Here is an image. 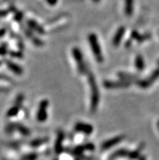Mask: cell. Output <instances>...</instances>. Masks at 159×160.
I'll list each match as a JSON object with an SVG mask.
<instances>
[{
  "mask_svg": "<svg viewBox=\"0 0 159 160\" xmlns=\"http://www.w3.org/2000/svg\"><path fill=\"white\" fill-rule=\"evenodd\" d=\"M88 40H89L91 51L93 52V55H94L95 59L98 63H102L103 61H104V56H103L101 46L99 44L97 36L95 33H93V32L89 33V37H88Z\"/></svg>",
  "mask_w": 159,
  "mask_h": 160,
  "instance_id": "obj_2",
  "label": "cell"
},
{
  "mask_svg": "<svg viewBox=\"0 0 159 160\" xmlns=\"http://www.w3.org/2000/svg\"><path fill=\"white\" fill-rule=\"evenodd\" d=\"M88 75V81L90 88V111L91 112H95L97 111L100 101V93H99L98 86L97 81L93 73L89 72Z\"/></svg>",
  "mask_w": 159,
  "mask_h": 160,
  "instance_id": "obj_1",
  "label": "cell"
},
{
  "mask_svg": "<svg viewBox=\"0 0 159 160\" xmlns=\"http://www.w3.org/2000/svg\"><path fill=\"white\" fill-rule=\"evenodd\" d=\"M18 112H19V106L15 105L13 108H11V110H9V112H8L7 113L8 117H12V116H15V115H16V114L18 113Z\"/></svg>",
  "mask_w": 159,
  "mask_h": 160,
  "instance_id": "obj_20",
  "label": "cell"
},
{
  "mask_svg": "<svg viewBox=\"0 0 159 160\" xmlns=\"http://www.w3.org/2000/svg\"><path fill=\"white\" fill-rule=\"evenodd\" d=\"M28 26L32 28V30H34L35 32H38L40 34H45L46 32H45V29L42 25L38 24V23L35 21V20H29L28 21Z\"/></svg>",
  "mask_w": 159,
  "mask_h": 160,
  "instance_id": "obj_12",
  "label": "cell"
},
{
  "mask_svg": "<svg viewBox=\"0 0 159 160\" xmlns=\"http://www.w3.org/2000/svg\"><path fill=\"white\" fill-rule=\"evenodd\" d=\"M48 138H37V139H34L31 142V146H33V147H37V146H39L41 145L44 144L47 142Z\"/></svg>",
  "mask_w": 159,
  "mask_h": 160,
  "instance_id": "obj_19",
  "label": "cell"
},
{
  "mask_svg": "<svg viewBox=\"0 0 159 160\" xmlns=\"http://www.w3.org/2000/svg\"><path fill=\"white\" fill-rule=\"evenodd\" d=\"M157 128H158V129H159V120H158V121H157Z\"/></svg>",
  "mask_w": 159,
  "mask_h": 160,
  "instance_id": "obj_23",
  "label": "cell"
},
{
  "mask_svg": "<svg viewBox=\"0 0 159 160\" xmlns=\"http://www.w3.org/2000/svg\"><path fill=\"white\" fill-rule=\"evenodd\" d=\"M159 78V68L155 69L151 75L148 77L147 79L145 80H139L137 85L139 87L142 88V89H147L149 86H151L153 84V82H155L157 79Z\"/></svg>",
  "mask_w": 159,
  "mask_h": 160,
  "instance_id": "obj_5",
  "label": "cell"
},
{
  "mask_svg": "<svg viewBox=\"0 0 159 160\" xmlns=\"http://www.w3.org/2000/svg\"><path fill=\"white\" fill-rule=\"evenodd\" d=\"M118 76L119 77L121 80L123 81H127V82H135V83H137L139 79L137 78V76L133 75V74H131V73H127V72H119L118 73Z\"/></svg>",
  "mask_w": 159,
  "mask_h": 160,
  "instance_id": "obj_10",
  "label": "cell"
},
{
  "mask_svg": "<svg viewBox=\"0 0 159 160\" xmlns=\"http://www.w3.org/2000/svg\"><path fill=\"white\" fill-rule=\"evenodd\" d=\"M75 129L77 132H82L86 135H90L93 132V127L91 124H86L84 122H78L75 125Z\"/></svg>",
  "mask_w": 159,
  "mask_h": 160,
  "instance_id": "obj_7",
  "label": "cell"
},
{
  "mask_svg": "<svg viewBox=\"0 0 159 160\" xmlns=\"http://www.w3.org/2000/svg\"><path fill=\"white\" fill-rule=\"evenodd\" d=\"M72 55L73 59H74L76 64H77L78 72L80 74H82V75L88 74L89 71H88V68H87L86 64L85 63L84 56H83V54L81 50L78 47H74L72 50Z\"/></svg>",
  "mask_w": 159,
  "mask_h": 160,
  "instance_id": "obj_3",
  "label": "cell"
},
{
  "mask_svg": "<svg viewBox=\"0 0 159 160\" xmlns=\"http://www.w3.org/2000/svg\"><path fill=\"white\" fill-rule=\"evenodd\" d=\"M125 31H126V28L124 26L119 27L118 29H117L116 32L115 33L114 37H113L112 39V46L115 47H118L119 46V44L121 43L122 40H123V38L124 36Z\"/></svg>",
  "mask_w": 159,
  "mask_h": 160,
  "instance_id": "obj_8",
  "label": "cell"
},
{
  "mask_svg": "<svg viewBox=\"0 0 159 160\" xmlns=\"http://www.w3.org/2000/svg\"><path fill=\"white\" fill-rule=\"evenodd\" d=\"M135 66L138 71H142L145 68V60L141 55H137L136 56Z\"/></svg>",
  "mask_w": 159,
  "mask_h": 160,
  "instance_id": "obj_16",
  "label": "cell"
},
{
  "mask_svg": "<svg viewBox=\"0 0 159 160\" xmlns=\"http://www.w3.org/2000/svg\"><path fill=\"white\" fill-rule=\"evenodd\" d=\"M63 138H64V134H63V132H62V131H60V132L58 133L56 142H55V150H56V152L59 153L62 151Z\"/></svg>",
  "mask_w": 159,
  "mask_h": 160,
  "instance_id": "obj_14",
  "label": "cell"
},
{
  "mask_svg": "<svg viewBox=\"0 0 159 160\" xmlns=\"http://www.w3.org/2000/svg\"><path fill=\"white\" fill-rule=\"evenodd\" d=\"M134 12V0H124V13L126 16H132Z\"/></svg>",
  "mask_w": 159,
  "mask_h": 160,
  "instance_id": "obj_11",
  "label": "cell"
},
{
  "mask_svg": "<svg viewBox=\"0 0 159 160\" xmlns=\"http://www.w3.org/2000/svg\"><path fill=\"white\" fill-rule=\"evenodd\" d=\"M7 67L12 70V72L17 75H20V74H22L23 73V69L17 65L16 63H14L12 61H7Z\"/></svg>",
  "mask_w": 159,
  "mask_h": 160,
  "instance_id": "obj_15",
  "label": "cell"
},
{
  "mask_svg": "<svg viewBox=\"0 0 159 160\" xmlns=\"http://www.w3.org/2000/svg\"><path fill=\"white\" fill-rule=\"evenodd\" d=\"M158 63H159V61H158Z\"/></svg>",
  "mask_w": 159,
  "mask_h": 160,
  "instance_id": "obj_24",
  "label": "cell"
},
{
  "mask_svg": "<svg viewBox=\"0 0 159 160\" xmlns=\"http://www.w3.org/2000/svg\"><path fill=\"white\" fill-rule=\"evenodd\" d=\"M93 2H98L100 0H93Z\"/></svg>",
  "mask_w": 159,
  "mask_h": 160,
  "instance_id": "obj_22",
  "label": "cell"
},
{
  "mask_svg": "<svg viewBox=\"0 0 159 160\" xmlns=\"http://www.w3.org/2000/svg\"><path fill=\"white\" fill-rule=\"evenodd\" d=\"M123 139H124V136L123 135H120V136H117L115 137V138H111V139H109V140L103 142L102 145V150H107V149L111 148L112 146H115L117 144L120 143Z\"/></svg>",
  "mask_w": 159,
  "mask_h": 160,
  "instance_id": "obj_9",
  "label": "cell"
},
{
  "mask_svg": "<svg viewBox=\"0 0 159 160\" xmlns=\"http://www.w3.org/2000/svg\"><path fill=\"white\" fill-rule=\"evenodd\" d=\"M131 37H132V40H135L138 42H143L144 41L147 40L148 38H149V34H141L139 32H137L136 30L132 31L131 33Z\"/></svg>",
  "mask_w": 159,
  "mask_h": 160,
  "instance_id": "obj_13",
  "label": "cell"
},
{
  "mask_svg": "<svg viewBox=\"0 0 159 160\" xmlns=\"http://www.w3.org/2000/svg\"><path fill=\"white\" fill-rule=\"evenodd\" d=\"M25 33H26L27 36L29 38L32 40V42L33 43H34L36 46H37V47H42L43 44H44V42H43L42 41L40 40V39H38L37 37H34V35L32 34V32H29V31H26L25 32Z\"/></svg>",
  "mask_w": 159,
  "mask_h": 160,
  "instance_id": "obj_17",
  "label": "cell"
},
{
  "mask_svg": "<svg viewBox=\"0 0 159 160\" xmlns=\"http://www.w3.org/2000/svg\"><path fill=\"white\" fill-rule=\"evenodd\" d=\"M15 128H16V130H18L19 132H20V133H22L24 136H29V135L31 134L30 130L28 129L27 127H25V126L22 125V124H15Z\"/></svg>",
  "mask_w": 159,
  "mask_h": 160,
  "instance_id": "obj_18",
  "label": "cell"
},
{
  "mask_svg": "<svg viewBox=\"0 0 159 160\" xmlns=\"http://www.w3.org/2000/svg\"><path fill=\"white\" fill-rule=\"evenodd\" d=\"M49 108V101L47 99H43L40 102L38 109L37 112V120L39 122H45L48 118L47 115V109Z\"/></svg>",
  "mask_w": 159,
  "mask_h": 160,
  "instance_id": "obj_4",
  "label": "cell"
},
{
  "mask_svg": "<svg viewBox=\"0 0 159 160\" xmlns=\"http://www.w3.org/2000/svg\"><path fill=\"white\" fill-rule=\"evenodd\" d=\"M46 1L51 6H54V5H55L58 2V0H46Z\"/></svg>",
  "mask_w": 159,
  "mask_h": 160,
  "instance_id": "obj_21",
  "label": "cell"
},
{
  "mask_svg": "<svg viewBox=\"0 0 159 160\" xmlns=\"http://www.w3.org/2000/svg\"><path fill=\"white\" fill-rule=\"evenodd\" d=\"M131 85L130 82L123 81H107L104 82V87L109 89H125Z\"/></svg>",
  "mask_w": 159,
  "mask_h": 160,
  "instance_id": "obj_6",
  "label": "cell"
}]
</instances>
